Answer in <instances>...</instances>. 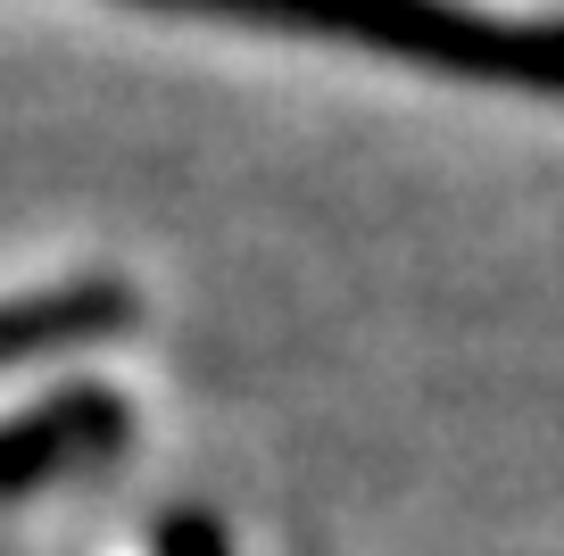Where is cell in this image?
Returning <instances> with one entry per match:
<instances>
[{
	"mask_svg": "<svg viewBox=\"0 0 564 556\" xmlns=\"http://www.w3.org/2000/svg\"><path fill=\"white\" fill-rule=\"evenodd\" d=\"M159 9L316 34V42H349V51H382V58H415V67H441V75L564 100V18L498 25L481 9H465V0H159Z\"/></svg>",
	"mask_w": 564,
	"mask_h": 556,
	"instance_id": "obj_1",
	"label": "cell"
},
{
	"mask_svg": "<svg viewBox=\"0 0 564 556\" xmlns=\"http://www.w3.org/2000/svg\"><path fill=\"white\" fill-rule=\"evenodd\" d=\"M117 440H124V391H108V383L51 391L42 407L0 424V499H25V490L58 482L84 457H108Z\"/></svg>",
	"mask_w": 564,
	"mask_h": 556,
	"instance_id": "obj_2",
	"label": "cell"
},
{
	"mask_svg": "<svg viewBox=\"0 0 564 556\" xmlns=\"http://www.w3.org/2000/svg\"><path fill=\"white\" fill-rule=\"evenodd\" d=\"M133 316H141V299H133V282H117V275H84V282H58V291L0 299V365L91 349V341H108V332H124Z\"/></svg>",
	"mask_w": 564,
	"mask_h": 556,
	"instance_id": "obj_3",
	"label": "cell"
},
{
	"mask_svg": "<svg viewBox=\"0 0 564 556\" xmlns=\"http://www.w3.org/2000/svg\"><path fill=\"white\" fill-rule=\"evenodd\" d=\"M150 556H232V539L216 532L208 515H166L159 532H150Z\"/></svg>",
	"mask_w": 564,
	"mask_h": 556,
	"instance_id": "obj_4",
	"label": "cell"
}]
</instances>
